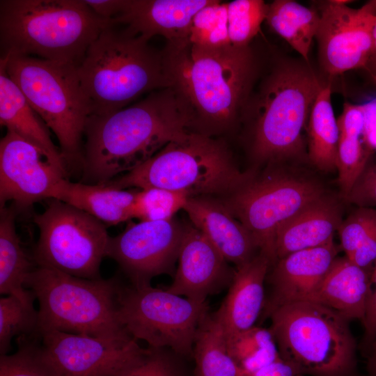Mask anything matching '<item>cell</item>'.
Here are the masks:
<instances>
[{
  "instance_id": "obj_1",
  "label": "cell",
  "mask_w": 376,
  "mask_h": 376,
  "mask_svg": "<svg viewBox=\"0 0 376 376\" xmlns=\"http://www.w3.org/2000/svg\"><path fill=\"white\" fill-rule=\"evenodd\" d=\"M172 87L191 112V131L209 136L230 131L241 120L259 72L251 45L205 47L189 39L162 50Z\"/></svg>"
},
{
  "instance_id": "obj_2",
  "label": "cell",
  "mask_w": 376,
  "mask_h": 376,
  "mask_svg": "<svg viewBox=\"0 0 376 376\" xmlns=\"http://www.w3.org/2000/svg\"><path fill=\"white\" fill-rule=\"evenodd\" d=\"M192 115L173 87L155 91L115 112L91 115L82 152V182L104 184L142 165L191 131Z\"/></svg>"
},
{
  "instance_id": "obj_3",
  "label": "cell",
  "mask_w": 376,
  "mask_h": 376,
  "mask_svg": "<svg viewBox=\"0 0 376 376\" xmlns=\"http://www.w3.org/2000/svg\"><path fill=\"white\" fill-rule=\"evenodd\" d=\"M111 22L84 0H1V57L33 56L78 67Z\"/></svg>"
},
{
  "instance_id": "obj_4",
  "label": "cell",
  "mask_w": 376,
  "mask_h": 376,
  "mask_svg": "<svg viewBox=\"0 0 376 376\" xmlns=\"http://www.w3.org/2000/svg\"><path fill=\"white\" fill-rule=\"evenodd\" d=\"M323 84L309 63L276 61L252 92L242 118L251 123V155L258 163H276L301 157L302 130Z\"/></svg>"
},
{
  "instance_id": "obj_5",
  "label": "cell",
  "mask_w": 376,
  "mask_h": 376,
  "mask_svg": "<svg viewBox=\"0 0 376 376\" xmlns=\"http://www.w3.org/2000/svg\"><path fill=\"white\" fill-rule=\"evenodd\" d=\"M77 70L91 115L115 112L144 93L172 87L162 51L112 22L89 46Z\"/></svg>"
},
{
  "instance_id": "obj_6",
  "label": "cell",
  "mask_w": 376,
  "mask_h": 376,
  "mask_svg": "<svg viewBox=\"0 0 376 376\" xmlns=\"http://www.w3.org/2000/svg\"><path fill=\"white\" fill-rule=\"evenodd\" d=\"M253 174L240 171L224 141L189 132L140 166L106 184L122 189L162 188L190 197L227 196Z\"/></svg>"
},
{
  "instance_id": "obj_7",
  "label": "cell",
  "mask_w": 376,
  "mask_h": 376,
  "mask_svg": "<svg viewBox=\"0 0 376 376\" xmlns=\"http://www.w3.org/2000/svg\"><path fill=\"white\" fill-rule=\"evenodd\" d=\"M269 328L283 360L299 376H354L357 344L349 321L309 301L275 310Z\"/></svg>"
},
{
  "instance_id": "obj_8",
  "label": "cell",
  "mask_w": 376,
  "mask_h": 376,
  "mask_svg": "<svg viewBox=\"0 0 376 376\" xmlns=\"http://www.w3.org/2000/svg\"><path fill=\"white\" fill-rule=\"evenodd\" d=\"M117 277L86 279L36 266L25 286L39 303L40 330L86 334L97 337L131 336L118 317Z\"/></svg>"
},
{
  "instance_id": "obj_9",
  "label": "cell",
  "mask_w": 376,
  "mask_h": 376,
  "mask_svg": "<svg viewBox=\"0 0 376 376\" xmlns=\"http://www.w3.org/2000/svg\"><path fill=\"white\" fill-rule=\"evenodd\" d=\"M0 60L8 76L56 136L65 163L81 162L82 140L92 111L77 67L33 56Z\"/></svg>"
},
{
  "instance_id": "obj_10",
  "label": "cell",
  "mask_w": 376,
  "mask_h": 376,
  "mask_svg": "<svg viewBox=\"0 0 376 376\" xmlns=\"http://www.w3.org/2000/svg\"><path fill=\"white\" fill-rule=\"evenodd\" d=\"M324 196L322 185L314 180L272 171L260 176L253 174L221 202L245 227L259 251L273 265L277 230Z\"/></svg>"
},
{
  "instance_id": "obj_11",
  "label": "cell",
  "mask_w": 376,
  "mask_h": 376,
  "mask_svg": "<svg viewBox=\"0 0 376 376\" xmlns=\"http://www.w3.org/2000/svg\"><path fill=\"white\" fill-rule=\"evenodd\" d=\"M39 238L33 259L38 267L86 279H99L109 236L104 224L61 201L49 198L33 217Z\"/></svg>"
},
{
  "instance_id": "obj_12",
  "label": "cell",
  "mask_w": 376,
  "mask_h": 376,
  "mask_svg": "<svg viewBox=\"0 0 376 376\" xmlns=\"http://www.w3.org/2000/svg\"><path fill=\"white\" fill-rule=\"evenodd\" d=\"M118 317L128 334L148 346L166 347L192 358L197 329L210 312L199 303L151 285L121 284L118 295Z\"/></svg>"
},
{
  "instance_id": "obj_13",
  "label": "cell",
  "mask_w": 376,
  "mask_h": 376,
  "mask_svg": "<svg viewBox=\"0 0 376 376\" xmlns=\"http://www.w3.org/2000/svg\"><path fill=\"white\" fill-rule=\"evenodd\" d=\"M350 1H323L318 9L320 19L315 39L321 68L330 77L364 69L368 60L376 21V1L359 8Z\"/></svg>"
},
{
  "instance_id": "obj_14",
  "label": "cell",
  "mask_w": 376,
  "mask_h": 376,
  "mask_svg": "<svg viewBox=\"0 0 376 376\" xmlns=\"http://www.w3.org/2000/svg\"><path fill=\"white\" fill-rule=\"evenodd\" d=\"M185 228L173 219L130 224L109 237L107 256L116 261L131 285L150 286L158 275L174 276Z\"/></svg>"
},
{
  "instance_id": "obj_15",
  "label": "cell",
  "mask_w": 376,
  "mask_h": 376,
  "mask_svg": "<svg viewBox=\"0 0 376 376\" xmlns=\"http://www.w3.org/2000/svg\"><path fill=\"white\" fill-rule=\"evenodd\" d=\"M65 165L38 145L6 130L0 141V207L10 202L19 213L49 199L56 185L67 178Z\"/></svg>"
},
{
  "instance_id": "obj_16",
  "label": "cell",
  "mask_w": 376,
  "mask_h": 376,
  "mask_svg": "<svg viewBox=\"0 0 376 376\" xmlns=\"http://www.w3.org/2000/svg\"><path fill=\"white\" fill-rule=\"evenodd\" d=\"M42 357L57 376H114L142 351L137 340L40 330Z\"/></svg>"
},
{
  "instance_id": "obj_17",
  "label": "cell",
  "mask_w": 376,
  "mask_h": 376,
  "mask_svg": "<svg viewBox=\"0 0 376 376\" xmlns=\"http://www.w3.org/2000/svg\"><path fill=\"white\" fill-rule=\"evenodd\" d=\"M178 267L169 292L204 303L230 285L235 270L196 227L185 226Z\"/></svg>"
},
{
  "instance_id": "obj_18",
  "label": "cell",
  "mask_w": 376,
  "mask_h": 376,
  "mask_svg": "<svg viewBox=\"0 0 376 376\" xmlns=\"http://www.w3.org/2000/svg\"><path fill=\"white\" fill-rule=\"evenodd\" d=\"M338 251L339 247L331 240L277 260L266 278L269 290L260 317L265 320L283 306L306 300L327 274Z\"/></svg>"
},
{
  "instance_id": "obj_19",
  "label": "cell",
  "mask_w": 376,
  "mask_h": 376,
  "mask_svg": "<svg viewBox=\"0 0 376 376\" xmlns=\"http://www.w3.org/2000/svg\"><path fill=\"white\" fill-rule=\"evenodd\" d=\"M272 264L259 251L251 260L236 268L227 295L212 316L221 327L226 341L254 327L261 316L265 283Z\"/></svg>"
},
{
  "instance_id": "obj_20",
  "label": "cell",
  "mask_w": 376,
  "mask_h": 376,
  "mask_svg": "<svg viewBox=\"0 0 376 376\" xmlns=\"http://www.w3.org/2000/svg\"><path fill=\"white\" fill-rule=\"evenodd\" d=\"M212 0H124L113 23L150 40L163 36L166 42L189 39L193 19Z\"/></svg>"
},
{
  "instance_id": "obj_21",
  "label": "cell",
  "mask_w": 376,
  "mask_h": 376,
  "mask_svg": "<svg viewBox=\"0 0 376 376\" xmlns=\"http://www.w3.org/2000/svg\"><path fill=\"white\" fill-rule=\"evenodd\" d=\"M183 210L192 225L236 268L256 255L258 248L251 235L221 201L207 196L189 197Z\"/></svg>"
},
{
  "instance_id": "obj_22",
  "label": "cell",
  "mask_w": 376,
  "mask_h": 376,
  "mask_svg": "<svg viewBox=\"0 0 376 376\" xmlns=\"http://www.w3.org/2000/svg\"><path fill=\"white\" fill-rule=\"evenodd\" d=\"M372 271L346 256L336 258L320 285L304 301L326 306L349 321L363 323L367 311Z\"/></svg>"
},
{
  "instance_id": "obj_23",
  "label": "cell",
  "mask_w": 376,
  "mask_h": 376,
  "mask_svg": "<svg viewBox=\"0 0 376 376\" xmlns=\"http://www.w3.org/2000/svg\"><path fill=\"white\" fill-rule=\"evenodd\" d=\"M341 221L338 205L324 196L277 230L274 239L276 261L292 253L319 246L334 240Z\"/></svg>"
},
{
  "instance_id": "obj_24",
  "label": "cell",
  "mask_w": 376,
  "mask_h": 376,
  "mask_svg": "<svg viewBox=\"0 0 376 376\" xmlns=\"http://www.w3.org/2000/svg\"><path fill=\"white\" fill-rule=\"evenodd\" d=\"M136 191L104 184L60 180L52 190L54 198L77 207L107 225H117L132 219Z\"/></svg>"
},
{
  "instance_id": "obj_25",
  "label": "cell",
  "mask_w": 376,
  "mask_h": 376,
  "mask_svg": "<svg viewBox=\"0 0 376 376\" xmlns=\"http://www.w3.org/2000/svg\"><path fill=\"white\" fill-rule=\"evenodd\" d=\"M0 123L38 145L58 162L66 164L61 150L52 140L49 128L8 76L0 60Z\"/></svg>"
},
{
  "instance_id": "obj_26",
  "label": "cell",
  "mask_w": 376,
  "mask_h": 376,
  "mask_svg": "<svg viewBox=\"0 0 376 376\" xmlns=\"http://www.w3.org/2000/svg\"><path fill=\"white\" fill-rule=\"evenodd\" d=\"M0 209V293L15 296L26 306L34 308L35 295L24 287L35 263L26 254L17 233L18 213L11 205Z\"/></svg>"
},
{
  "instance_id": "obj_27",
  "label": "cell",
  "mask_w": 376,
  "mask_h": 376,
  "mask_svg": "<svg viewBox=\"0 0 376 376\" xmlns=\"http://www.w3.org/2000/svg\"><path fill=\"white\" fill-rule=\"evenodd\" d=\"M331 97V82L323 84L313 102L307 122L308 157L323 171L336 169L340 139Z\"/></svg>"
},
{
  "instance_id": "obj_28",
  "label": "cell",
  "mask_w": 376,
  "mask_h": 376,
  "mask_svg": "<svg viewBox=\"0 0 376 376\" xmlns=\"http://www.w3.org/2000/svg\"><path fill=\"white\" fill-rule=\"evenodd\" d=\"M320 13L292 0H275L267 4L269 27L309 63V53L318 30Z\"/></svg>"
},
{
  "instance_id": "obj_29",
  "label": "cell",
  "mask_w": 376,
  "mask_h": 376,
  "mask_svg": "<svg viewBox=\"0 0 376 376\" xmlns=\"http://www.w3.org/2000/svg\"><path fill=\"white\" fill-rule=\"evenodd\" d=\"M192 359V376H244L228 352L222 329L209 312L196 331Z\"/></svg>"
},
{
  "instance_id": "obj_30",
  "label": "cell",
  "mask_w": 376,
  "mask_h": 376,
  "mask_svg": "<svg viewBox=\"0 0 376 376\" xmlns=\"http://www.w3.org/2000/svg\"><path fill=\"white\" fill-rule=\"evenodd\" d=\"M226 342L229 354L245 374L281 358L269 329L254 326Z\"/></svg>"
},
{
  "instance_id": "obj_31",
  "label": "cell",
  "mask_w": 376,
  "mask_h": 376,
  "mask_svg": "<svg viewBox=\"0 0 376 376\" xmlns=\"http://www.w3.org/2000/svg\"><path fill=\"white\" fill-rule=\"evenodd\" d=\"M17 349L0 356V376H57L42 357L39 329L16 338Z\"/></svg>"
},
{
  "instance_id": "obj_32",
  "label": "cell",
  "mask_w": 376,
  "mask_h": 376,
  "mask_svg": "<svg viewBox=\"0 0 376 376\" xmlns=\"http://www.w3.org/2000/svg\"><path fill=\"white\" fill-rule=\"evenodd\" d=\"M267 4L263 0H235L227 2L228 28L230 45H251L266 19Z\"/></svg>"
},
{
  "instance_id": "obj_33",
  "label": "cell",
  "mask_w": 376,
  "mask_h": 376,
  "mask_svg": "<svg viewBox=\"0 0 376 376\" xmlns=\"http://www.w3.org/2000/svg\"><path fill=\"white\" fill-rule=\"evenodd\" d=\"M186 359L169 348L148 346L114 376H190Z\"/></svg>"
},
{
  "instance_id": "obj_34",
  "label": "cell",
  "mask_w": 376,
  "mask_h": 376,
  "mask_svg": "<svg viewBox=\"0 0 376 376\" xmlns=\"http://www.w3.org/2000/svg\"><path fill=\"white\" fill-rule=\"evenodd\" d=\"M190 196L182 191L157 187L136 191L132 219L140 221H166L184 208Z\"/></svg>"
},
{
  "instance_id": "obj_35",
  "label": "cell",
  "mask_w": 376,
  "mask_h": 376,
  "mask_svg": "<svg viewBox=\"0 0 376 376\" xmlns=\"http://www.w3.org/2000/svg\"><path fill=\"white\" fill-rule=\"evenodd\" d=\"M189 41L193 45L212 48L230 45L226 2L212 0L195 15Z\"/></svg>"
},
{
  "instance_id": "obj_36",
  "label": "cell",
  "mask_w": 376,
  "mask_h": 376,
  "mask_svg": "<svg viewBox=\"0 0 376 376\" xmlns=\"http://www.w3.org/2000/svg\"><path fill=\"white\" fill-rule=\"evenodd\" d=\"M38 330V311L26 306L17 297L0 299V354H7L14 337Z\"/></svg>"
},
{
  "instance_id": "obj_37",
  "label": "cell",
  "mask_w": 376,
  "mask_h": 376,
  "mask_svg": "<svg viewBox=\"0 0 376 376\" xmlns=\"http://www.w3.org/2000/svg\"><path fill=\"white\" fill-rule=\"evenodd\" d=\"M373 150L363 137H349L340 135L336 169L341 194L345 198L365 169Z\"/></svg>"
},
{
  "instance_id": "obj_38",
  "label": "cell",
  "mask_w": 376,
  "mask_h": 376,
  "mask_svg": "<svg viewBox=\"0 0 376 376\" xmlns=\"http://www.w3.org/2000/svg\"><path fill=\"white\" fill-rule=\"evenodd\" d=\"M337 231L340 238V247L345 256H349L376 234V209L359 207L341 221Z\"/></svg>"
},
{
  "instance_id": "obj_39",
  "label": "cell",
  "mask_w": 376,
  "mask_h": 376,
  "mask_svg": "<svg viewBox=\"0 0 376 376\" xmlns=\"http://www.w3.org/2000/svg\"><path fill=\"white\" fill-rule=\"evenodd\" d=\"M345 199L358 207H376V164L365 169Z\"/></svg>"
},
{
  "instance_id": "obj_40",
  "label": "cell",
  "mask_w": 376,
  "mask_h": 376,
  "mask_svg": "<svg viewBox=\"0 0 376 376\" xmlns=\"http://www.w3.org/2000/svg\"><path fill=\"white\" fill-rule=\"evenodd\" d=\"M340 135L349 137H363L365 116L362 104L345 102L337 119Z\"/></svg>"
},
{
  "instance_id": "obj_41",
  "label": "cell",
  "mask_w": 376,
  "mask_h": 376,
  "mask_svg": "<svg viewBox=\"0 0 376 376\" xmlns=\"http://www.w3.org/2000/svg\"><path fill=\"white\" fill-rule=\"evenodd\" d=\"M363 324L364 340L370 345L376 338V260L371 274L367 311Z\"/></svg>"
},
{
  "instance_id": "obj_42",
  "label": "cell",
  "mask_w": 376,
  "mask_h": 376,
  "mask_svg": "<svg viewBox=\"0 0 376 376\" xmlns=\"http://www.w3.org/2000/svg\"><path fill=\"white\" fill-rule=\"evenodd\" d=\"M99 17L113 21L121 13L124 0H84Z\"/></svg>"
},
{
  "instance_id": "obj_43",
  "label": "cell",
  "mask_w": 376,
  "mask_h": 376,
  "mask_svg": "<svg viewBox=\"0 0 376 376\" xmlns=\"http://www.w3.org/2000/svg\"><path fill=\"white\" fill-rule=\"evenodd\" d=\"M365 116L363 139L368 146L376 150V98L362 104Z\"/></svg>"
},
{
  "instance_id": "obj_44",
  "label": "cell",
  "mask_w": 376,
  "mask_h": 376,
  "mask_svg": "<svg viewBox=\"0 0 376 376\" xmlns=\"http://www.w3.org/2000/svg\"><path fill=\"white\" fill-rule=\"evenodd\" d=\"M244 376H299L294 368L281 358Z\"/></svg>"
},
{
  "instance_id": "obj_45",
  "label": "cell",
  "mask_w": 376,
  "mask_h": 376,
  "mask_svg": "<svg viewBox=\"0 0 376 376\" xmlns=\"http://www.w3.org/2000/svg\"><path fill=\"white\" fill-rule=\"evenodd\" d=\"M364 70L371 77H376V21L373 29L371 51Z\"/></svg>"
},
{
  "instance_id": "obj_46",
  "label": "cell",
  "mask_w": 376,
  "mask_h": 376,
  "mask_svg": "<svg viewBox=\"0 0 376 376\" xmlns=\"http://www.w3.org/2000/svg\"><path fill=\"white\" fill-rule=\"evenodd\" d=\"M370 347L372 350L369 359V374L370 376H376V338L371 343Z\"/></svg>"
},
{
  "instance_id": "obj_47",
  "label": "cell",
  "mask_w": 376,
  "mask_h": 376,
  "mask_svg": "<svg viewBox=\"0 0 376 376\" xmlns=\"http://www.w3.org/2000/svg\"><path fill=\"white\" fill-rule=\"evenodd\" d=\"M372 79L376 84V77H373Z\"/></svg>"
}]
</instances>
